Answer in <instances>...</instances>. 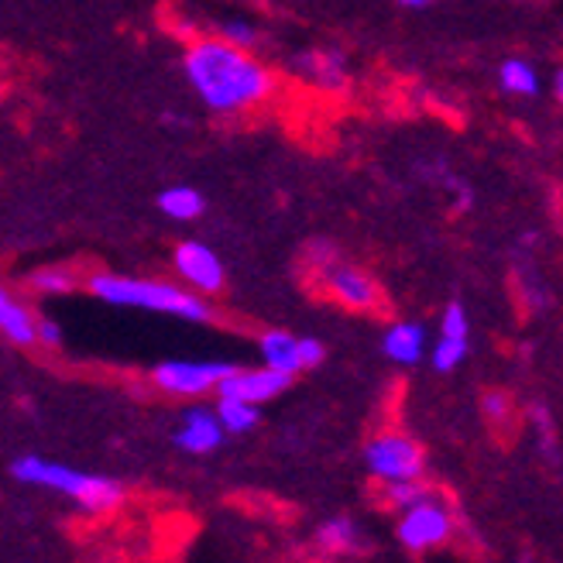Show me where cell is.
Here are the masks:
<instances>
[{"mask_svg":"<svg viewBox=\"0 0 563 563\" xmlns=\"http://www.w3.org/2000/svg\"><path fill=\"white\" fill-rule=\"evenodd\" d=\"M183 73L192 93L213 114H241L272 97L275 76L258 63L251 48H241L228 38H196L183 52Z\"/></svg>","mask_w":563,"mask_h":563,"instance_id":"1","label":"cell"},{"mask_svg":"<svg viewBox=\"0 0 563 563\" xmlns=\"http://www.w3.org/2000/svg\"><path fill=\"white\" fill-rule=\"evenodd\" d=\"M87 289L97 299L110 302V306L148 309V313L179 317V320H189V323H210L213 320V309L203 299V292H196L189 286H173V282L100 272V275H93L87 282Z\"/></svg>","mask_w":563,"mask_h":563,"instance_id":"2","label":"cell"},{"mask_svg":"<svg viewBox=\"0 0 563 563\" xmlns=\"http://www.w3.org/2000/svg\"><path fill=\"white\" fill-rule=\"evenodd\" d=\"M11 474L18 477L21 485H35V488H48V492H59L73 501H79L87 512H110L118 509L124 492L118 482H110V477H100V474H87V471H76V467H66V464H55V461H45V457H18L11 464Z\"/></svg>","mask_w":563,"mask_h":563,"instance_id":"3","label":"cell"},{"mask_svg":"<svg viewBox=\"0 0 563 563\" xmlns=\"http://www.w3.org/2000/svg\"><path fill=\"white\" fill-rule=\"evenodd\" d=\"M364 464L378 482H416L422 474V450L406 433H378L364 446Z\"/></svg>","mask_w":563,"mask_h":563,"instance_id":"4","label":"cell"},{"mask_svg":"<svg viewBox=\"0 0 563 563\" xmlns=\"http://www.w3.org/2000/svg\"><path fill=\"white\" fill-rule=\"evenodd\" d=\"M234 372L228 361H162L155 364L152 382L168 396H207Z\"/></svg>","mask_w":563,"mask_h":563,"instance_id":"5","label":"cell"},{"mask_svg":"<svg viewBox=\"0 0 563 563\" xmlns=\"http://www.w3.org/2000/svg\"><path fill=\"white\" fill-rule=\"evenodd\" d=\"M450 529H454V519H450V512L443 509L440 501H433L430 495L409 505V509L402 512L399 519V540L409 547V550H433L440 543L450 540Z\"/></svg>","mask_w":563,"mask_h":563,"instance_id":"6","label":"cell"},{"mask_svg":"<svg viewBox=\"0 0 563 563\" xmlns=\"http://www.w3.org/2000/svg\"><path fill=\"white\" fill-rule=\"evenodd\" d=\"M173 268L189 289L203 292V296L220 292L223 282H228L223 262L217 258V251L210 244H203V241H179L176 251H173Z\"/></svg>","mask_w":563,"mask_h":563,"instance_id":"7","label":"cell"},{"mask_svg":"<svg viewBox=\"0 0 563 563\" xmlns=\"http://www.w3.org/2000/svg\"><path fill=\"white\" fill-rule=\"evenodd\" d=\"M467 354H471V320H467L464 302L454 299V302H446L443 317H440V336L430 351V364L440 375H446V372L461 368Z\"/></svg>","mask_w":563,"mask_h":563,"instance_id":"8","label":"cell"},{"mask_svg":"<svg viewBox=\"0 0 563 563\" xmlns=\"http://www.w3.org/2000/svg\"><path fill=\"white\" fill-rule=\"evenodd\" d=\"M289 382H292V375H282V372L268 368V364H262V368H234L220 382L217 396H231V399L262 406V402L282 396V391L289 388Z\"/></svg>","mask_w":563,"mask_h":563,"instance_id":"9","label":"cell"},{"mask_svg":"<svg viewBox=\"0 0 563 563\" xmlns=\"http://www.w3.org/2000/svg\"><path fill=\"white\" fill-rule=\"evenodd\" d=\"M323 286L351 309H375L382 302L378 282L368 272L344 265V262H327L323 265Z\"/></svg>","mask_w":563,"mask_h":563,"instance_id":"10","label":"cell"},{"mask_svg":"<svg viewBox=\"0 0 563 563\" xmlns=\"http://www.w3.org/2000/svg\"><path fill=\"white\" fill-rule=\"evenodd\" d=\"M223 422L217 416V409H207V406H192L183 412L179 419V430L173 433L176 446L186 450V454H196V457H203V454H213V450L223 443Z\"/></svg>","mask_w":563,"mask_h":563,"instance_id":"11","label":"cell"},{"mask_svg":"<svg viewBox=\"0 0 563 563\" xmlns=\"http://www.w3.org/2000/svg\"><path fill=\"white\" fill-rule=\"evenodd\" d=\"M296 69L309 82H317L320 90H330V93L344 90V82H347V63H344V55L333 52V48L302 52L299 59H296Z\"/></svg>","mask_w":563,"mask_h":563,"instance_id":"12","label":"cell"},{"mask_svg":"<svg viewBox=\"0 0 563 563\" xmlns=\"http://www.w3.org/2000/svg\"><path fill=\"white\" fill-rule=\"evenodd\" d=\"M258 351H262V361L268 364V368H275L282 375H299V372H306L302 336H292L286 330H265L258 336Z\"/></svg>","mask_w":563,"mask_h":563,"instance_id":"13","label":"cell"},{"mask_svg":"<svg viewBox=\"0 0 563 563\" xmlns=\"http://www.w3.org/2000/svg\"><path fill=\"white\" fill-rule=\"evenodd\" d=\"M382 351L388 361L396 364H406V368H412V364L422 361V351H427V327L422 323H412V320H399L391 323L382 336Z\"/></svg>","mask_w":563,"mask_h":563,"instance_id":"14","label":"cell"},{"mask_svg":"<svg viewBox=\"0 0 563 563\" xmlns=\"http://www.w3.org/2000/svg\"><path fill=\"white\" fill-rule=\"evenodd\" d=\"M0 333H4L8 341L18 347L38 344V317L11 289L0 292Z\"/></svg>","mask_w":563,"mask_h":563,"instance_id":"15","label":"cell"},{"mask_svg":"<svg viewBox=\"0 0 563 563\" xmlns=\"http://www.w3.org/2000/svg\"><path fill=\"white\" fill-rule=\"evenodd\" d=\"M155 203H158V210H162L168 220H179V223L203 217V210H207L203 192H200V189H192V186H165V189L155 196Z\"/></svg>","mask_w":563,"mask_h":563,"instance_id":"16","label":"cell"},{"mask_svg":"<svg viewBox=\"0 0 563 563\" xmlns=\"http://www.w3.org/2000/svg\"><path fill=\"white\" fill-rule=\"evenodd\" d=\"M498 87L509 97H537L540 93V73L526 59H505L498 66Z\"/></svg>","mask_w":563,"mask_h":563,"instance_id":"17","label":"cell"},{"mask_svg":"<svg viewBox=\"0 0 563 563\" xmlns=\"http://www.w3.org/2000/svg\"><path fill=\"white\" fill-rule=\"evenodd\" d=\"M217 416L223 422L228 433H251L258 427V406L255 402H244V399H231V396H220L217 402Z\"/></svg>","mask_w":563,"mask_h":563,"instance_id":"18","label":"cell"},{"mask_svg":"<svg viewBox=\"0 0 563 563\" xmlns=\"http://www.w3.org/2000/svg\"><path fill=\"white\" fill-rule=\"evenodd\" d=\"M317 543L330 553H341V550H351L357 543V529L351 519H327L320 529H317Z\"/></svg>","mask_w":563,"mask_h":563,"instance_id":"19","label":"cell"},{"mask_svg":"<svg viewBox=\"0 0 563 563\" xmlns=\"http://www.w3.org/2000/svg\"><path fill=\"white\" fill-rule=\"evenodd\" d=\"M27 286L35 292H69L76 286V275L69 268H38L27 278Z\"/></svg>","mask_w":563,"mask_h":563,"instance_id":"20","label":"cell"},{"mask_svg":"<svg viewBox=\"0 0 563 563\" xmlns=\"http://www.w3.org/2000/svg\"><path fill=\"white\" fill-rule=\"evenodd\" d=\"M220 38H228L241 48H251L258 42V27L244 18H228V21H220Z\"/></svg>","mask_w":563,"mask_h":563,"instance_id":"21","label":"cell"},{"mask_svg":"<svg viewBox=\"0 0 563 563\" xmlns=\"http://www.w3.org/2000/svg\"><path fill=\"white\" fill-rule=\"evenodd\" d=\"M385 492H388V501L396 505L399 512H406L409 505H416V501L427 498V488H422L419 482H388Z\"/></svg>","mask_w":563,"mask_h":563,"instance_id":"22","label":"cell"},{"mask_svg":"<svg viewBox=\"0 0 563 563\" xmlns=\"http://www.w3.org/2000/svg\"><path fill=\"white\" fill-rule=\"evenodd\" d=\"M38 344L42 347H59L63 344V327L48 320V317H38Z\"/></svg>","mask_w":563,"mask_h":563,"instance_id":"23","label":"cell"},{"mask_svg":"<svg viewBox=\"0 0 563 563\" xmlns=\"http://www.w3.org/2000/svg\"><path fill=\"white\" fill-rule=\"evenodd\" d=\"M323 344L317 341V336H302V361H306V368H317V364L323 361Z\"/></svg>","mask_w":563,"mask_h":563,"instance_id":"24","label":"cell"},{"mask_svg":"<svg viewBox=\"0 0 563 563\" xmlns=\"http://www.w3.org/2000/svg\"><path fill=\"white\" fill-rule=\"evenodd\" d=\"M485 409H488V412H492V416L498 419L501 412H509V399H501L498 391H492V396L485 399Z\"/></svg>","mask_w":563,"mask_h":563,"instance_id":"25","label":"cell"},{"mask_svg":"<svg viewBox=\"0 0 563 563\" xmlns=\"http://www.w3.org/2000/svg\"><path fill=\"white\" fill-rule=\"evenodd\" d=\"M399 8H406V11H422V8H430L433 0H396Z\"/></svg>","mask_w":563,"mask_h":563,"instance_id":"26","label":"cell"},{"mask_svg":"<svg viewBox=\"0 0 563 563\" xmlns=\"http://www.w3.org/2000/svg\"><path fill=\"white\" fill-rule=\"evenodd\" d=\"M553 97L563 103V66L556 69V76H553Z\"/></svg>","mask_w":563,"mask_h":563,"instance_id":"27","label":"cell"}]
</instances>
